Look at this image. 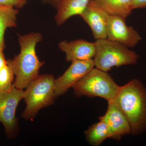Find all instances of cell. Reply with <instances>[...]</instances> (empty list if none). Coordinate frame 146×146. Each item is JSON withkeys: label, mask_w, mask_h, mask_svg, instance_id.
<instances>
[{"label": "cell", "mask_w": 146, "mask_h": 146, "mask_svg": "<svg viewBox=\"0 0 146 146\" xmlns=\"http://www.w3.org/2000/svg\"><path fill=\"white\" fill-rule=\"evenodd\" d=\"M54 76L52 74L39 75L24 91L26 108L22 114L25 119L32 120L40 110L54 102Z\"/></svg>", "instance_id": "3"}, {"label": "cell", "mask_w": 146, "mask_h": 146, "mask_svg": "<svg viewBox=\"0 0 146 146\" xmlns=\"http://www.w3.org/2000/svg\"><path fill=\"white\" fill-rule=\"evenodd\" d=\"M42 1L44 2L47 3H52V0H41Z\"/></svg>", "instance_id": "21"}, {"label": "cell", "mask_w": 146, "mask_h": 146, "mask_svg": "<svg viewBox=\"0 0 146 146\" xmlns=\"http://www.w3.org/2000/svg\"><path fill=\"white\" fill-rule=\"evenodd\" d=\"M58 46L61 51L65 53L68 62L89 60L94 58L96 54L95 42L92 43L84 39L69 42L64 40L58 44Z\"/></svg>", "instance_id": "11"}, {"label": "cell", "mask_w": 146, "mask_h": 146, "mask_svg": "<svg viewBox=\"0 0 146 146\" xmlns=\"http://www.w3.org/2000/svg\"><path fill=\"white\" fill-rule=\"evenodd\" d=\"M63 0H52V3L56 7Z\"/></svg>", "instance_id": "20"}, {"label": "cell", "mask_w": 146, "mask_h": 146, "mask_svg": "<svg viewBox=\"0 0 146 146\" xmlns=\"http://www.w3.org/2000/svg\"><path fill=\"white\" fill-rule=\"evenodd\" d=\"M95 67L93 59L77 60L72 64L63 75L55 80L56 98L63 96Z\"/></svg>", "instance_id": "7"}, {"label": "cell", "mask_w": 146, "mask_h": 146, "mask_svg": "<svg viewBox=\"0 0 146 146\" xmlns=\"http://www.w3.org/2000/svg\"><path fill=\"white\" fill-rule=\"evenodd\" d=\"M19 10L12 7L0 6V48L5 49L4 35L7 29L17 27Z\"/></svg>", "instance_id": "15"}, {"label": "cell", "mask_w": 146, "mask_h": 146, "mask_svg": "<svg viewBox=\"0 0 146 146\" xmlns=\"http://www.w3.org/2000/svg\"><path fill=\"white\" fill-rule=\"evenodd\" d=\"M90 0H63L56 6L55 21L60 26L68 19L76 15H80L85 9Z\"/></svg>", "instance_id": "12"}, {"label": "cell", "mask_w": 146, "mask_h": 146, "mask_svg": "<svg viewBox=\"0 0 146 146\" xmlns=\"http://www.w3.org/2000/svg\"><path fill=\"white\" fill-rule=\"evenodd\" d=\"M27 0H0V6H5L19 9L23 7Z\"/></svg>", "instance_id": "17"}, {"label": "cell", "mask_w": 146, "mask_h": 146, "mask_svg": "<svg viewBox=\"0 0 146 146\" xmlns=\"http://www.w3.org/2000/svg\"><path fill=\"white\" fill-rule=\"evenodd\" d=\"M14 72L11 67L7 64L0 70V91L8 92L13 88Z\"/></svg>", "instance_id": "16"}, {"label": "cell", "mask_w": 146, "mask_h": 146, "mask_svg": "<svg viewBox=\"0 0 146 146\" xmlns=\"http://www.w3.org/2000/svg\"><path fill=\"white\" fill-rule=\"evenodd\" d=\"M24 98V90L14 87L8 92L0 91V122L9 139L16 138L18 135L19 125L16 110Z\"/></svg>", "instance_id": "6"}, {"label": "cell", "mask_w": 146, "mask_h": 146, "mask_svg": "<svg viewBox=\"0 0 146 146\" xmlns=\"http://www.w3.org/2000/svg\"><path fill=\"white\" fill-rule=\"evenodd\" d=\"M6 65L7 60L5 57L3 50L0 48V70Z\"/></svg>", "instance_id": "19"}, {"label": "cell", "mask_w": 146, "mask_h": 146, "mask_svg": "<svg viewBox=\"0 0 146 146\" xmlns=\"http://www.w3.org/2000/svg\"><path fill=\"white\" fill-rule=\"evenodd\" d=\"M84 133L86 141L93 146H99L106 140L111 137L107 123L102 117L100 118L98 122L89 127Z\"/></svg>", "instance_id": "14"}, {"label": "cell", "mask_w": 146, "mask_h": 146, "mask_svg": "<svg viewBox=\"0 0 146 146\" xmlns=\"http://www.w3.org/2000/svg\"><path fill=\"white\" fill-rule=\"evenodd\" d=\"M113 102L125 115L131 134L141 135L146 131V88L140 80L134 79L120 86Z\"/></svg>", "instance_id": "2"}, {"label": "cell", "mask_w": 146, "mask_h": 146, "mask_svg": "<svg viewBox=\"0 0 146 146\" xmlns=\"http://www.w3.org/2000/svg\"><path fill=\"white\" fill-rule=\"evenodd\" d=\"M146 8V0H134L132 8L133 9H136Z\"/></svg>", "instance_id": "18"}, {"label": "cell", "mask_w": 146, "mask_h": 146, "mask_svg": "<svg viewBox=\"0 0 146 146\" xmlns=\"http://www.w3.org/2000/svg\"><path fill=\"white\" fill-rule=\"evenodd\" d=\"M80 16L90 27L96 40L107 38V22L109 15L105 11L90 0Z\"/></svg>", "instance_id": "9"}, {"label": "cell", "mask_w": 146, "mask_h": 146, "mask_svg": "<svg viewBox=\"0 0 146 146\" xmlns=\"http://www.w3.org/2000/svg\"><path fill=\"white\" fill-rule=\"evenodd\" d=\"M120 86L106 72L94 68L73 86L77 97H100L113 101Z\"/></svg>", "instance_id": "5"}, {"label": "cell", "mask_w": 146, "mask_h": 146, "mask_svg": "<svg viewBox=\"0 0 146 146\" xmlns=\"http://www.w3.org/2000/svg\"><path fill=\"white\" fill-rule=\"evenodd\" d=\"M125 18L109 15L108 19L107 38L118 42L127 48L135 46L141 40L138 32L127 25Z\"/></svg>", "instance_id": "8"}, {"label": "cell", "mask_w": 146, "mask_h": 146, "mask_svg": "<svg viewBox=\"0 0 146 146\" xmlns=\"http://www.w3.org/2000/svg\"><path fill=\"white\" fill-rule=\"evenodd\" d=\"M94 57L96 68L108 72L113 67L136 64L139 56L118 42L107 38L96 40Z\"/></svg>", "instance_id": "4"}, {"label": "cell", "mask_w": 146, "mask_h": 146, "mask_svg": "<svg viewBox=\"0 0 146 146\" xmlns=\"http://www.w3.org/2000/svg\"><path fill=\"white\" fill-rule=\"evenodd\" d=\"M95 4L102 9L109 15L126 18L132 10L134 0H92Z\"/></svg>", "instance_id": "13"}, {"label": "cell", "mask_w": 146, "mask_h": 146, "mask_svg": "<svg viewBox=\"0 0 146 146\" xmlns=\"http://www.w3.org/2000/svg\"><path fill=\"white\" fill-rule=\"evenodd\" d=\"M18 36L20 52L13 59L7 60V64L15 75L13 87L23 90L39 76V70L44 64L39 60L36 52V44L42 41L43 36L36 32Z\"/></svg>", "instance_id": "1"}, {"label": "cell", "mask_w": 146, "mask_h": 146, "mask_svg": "<svg viewBox=\"0 0 146 146\" xmlns=\"http://www.w3.org/2000/svg\"><path fill=\"white\" fill-rule=\"evenodd\" d=\"M107 111L102 117L107 123L112 139L119 140L131 133V128L125 115L113 101L108 102Z\"/></svg>", "instance_id": "10"}]
</instances>
